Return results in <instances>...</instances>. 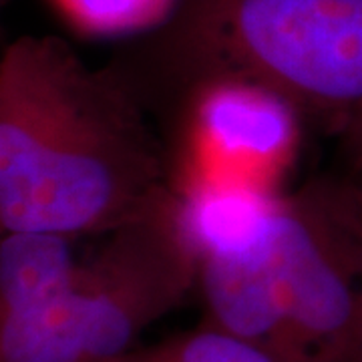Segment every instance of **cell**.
I'll return each instance as SVG.
<instances>
[{
  "instance_id": "1",
  "label": "cell",
  "mask_w": 362,
  "mask_h": 362,
  "mask_svg": "<svg viewBox=\"0 0 362 362\" xmlns=\"http://www.w3.org/2000/svg\"><path fill=\"white\" fill-rule=\"evenodd\" d=\"M165 147L111 66L25 35L0 61L2 233H111L169 195Z\"/></svg>"
},
{
  "instance_id": "2",
  "label": "cell",
  "mask_w": 362,
  "mask_h": 362,
  "mask_svg": "<svg viewBox=\"0 0 362 362\" xmlns=\"http://www.w3.org/2000/svg\"><path fill=\"white\" fill-rule=\"evenodd\" d=\"M197 284L177 197L107 233L77 262L71 238L4 233L0 242V362H115Z\"/></svg>"
},
{
  "instance_id": "3",
  "label": "cell",
  "mask_w": 362,
  "mask_h": 362,
  "mask_svg": "<svg viewBox=\"0 0 362 362\" xmlns=\"http://www.w3.org/2000/svg\"><path fill=\"white\" fill-rule=\"evenodd\" d=\"M109 66L147 113L197 78L240 75L337 135L362 105V0H180Z\"/></svg>"
},
{
  "instance_id": "4",
  "label": "cell",
  "mask_w": 362,
  "mask_h": 362,
  "mask_svg": "<svg viewBox=\"0 0 362 362\" xmlns=\"http://www.w3.org/2000/svg\"><path fill=\"white\" fill-rule=\"evenodd\" d=\"M195 286L207 324L276 362H352L361 278L294 197L250 244L197 259Z\"/></svg>"
},
{
  "instance_id": "5",
  "label": "cell",
  "mask_w": 362,
  "mask_h": 362,
  "mask_svg": "<svg viewBox=\"0 0 362 362\" xmlns=\"http://www.w3.org/2000/svg\"><path fill=\"white\" fill-rule=\"evenodd\" d=\"M149 117L165 147L169 187L177 197L211 185L280 194L306 125L280 93L240 75L197 78Z\"/></svg>"
},
{
  "instance_id": "6",
  "label": "cell",
  "mask_w": 362,
  "mask_h": 362,
  "mask_svg": "<svg viewBox=\"0 0 362 362\" xmlns=\"http://www.w3.org/2000/svg\"><path fill=\"white\" fill-rule=\"evenodd\" d=\"M66 25L85 37H131L156 30L180 0H47Z\"/></svg>"
},
{
  "instance_id": "7",
  "label": "cell",
  "mask_w": 362,
  "mask_h": 362,
  "mask_svg": "<svg viewBox=\"0 0 362 362\" xmlns=\"http://www.w3.org/2000/svg\"><path fill=\"white\" fill-rule=\"evenodd\" d=\"M115 362H276L266 350L204 322L194 332L168 338L156 346L129 350Z\"/></svg>"
},
{
  "instance_id": "8",
  "label": "cell",
  "mask_w": 362,
  "mask_h": 362,
  "mask_svg": "<svg viewBox=\"0 0 362 362\" xmlns=\"http://www.w3.org/2000/svg\"><path fill=\"white\" fill-rule=\"evenodd\" d=\"M294 199L337 230L362 242V175L344 169L326 173L306 183Z\"/></svg>"
},
{
  "instance_id": "9",
  "label": "cell",
  "mask_w": 362,
  "mask_h": 362,
  "mask_svg": "<svg viewBox=\"0 0 362 362\" xmlns=\"http://www.w3.org/2000/svg\"><path fill=\"white\" fill-rule=\"evenodd\" d=\"M337 137L342 169L362 175V105L344 119Z\"/></svg>"
},
{
  "instance_id": "10",
  "label": "cell",
  "mask_w": 362,
  "mask_h": 362,
  "mask_svg": "<svg viewBox=\"0 0 362 362\" xmlns=\"http://www.w3.org/2000/svg\"><path fill=\"white\" fill-rule=\"evenodd\" d=\"M298 206H300V204H298ZM302 209H304V207H302ZM304 211L322 226L324 230H326V233L334 240V244L340 247V252L346 256V259L350 262V266L354 268V272H356L358 278H361V318H358V330H356V344H354L352 362H362V242H358V240L350 238V235H346L344 232L337 230L334 226H330L328 221H324L322 218H318L316 214H312L308 209H304Z\"/></svg>"
}]
</instances>
